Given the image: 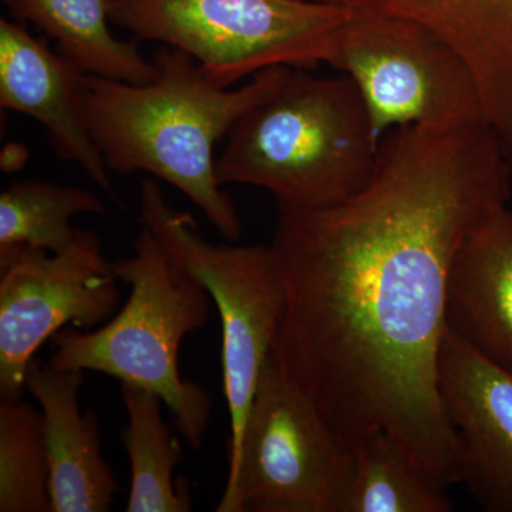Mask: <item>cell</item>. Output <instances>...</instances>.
Wrapping results in <instances>:
<instances>
[{
	"label": "cell",
	"instance_id": "cell-6",
	"mask_svg": "<svg viewBox=\"0 0 512 512\" xmlns=\"http://www.w3.org/2000/svg\"><path fill=\"white\" fill-rule=\"evenodd\" d=\"M140 214L175 261L210 293L222 328V380L229 413L228 470L237 464L256 387L274 350L285 308L271 247L212 244L188 212L174 208L160 185H140Z\"/></svg>",
	"mask_w": 512,
	"mask_h": 512
},
{
	"label": "cell",
	"instance_id": "cell-7",
	"mask_svg": "<svg viewBox=\"0 0 512 512\" xmlns=\"http://www.w3.org/2000/svg\"><path fill=\"white\" fill-rule=\"evenodd\" d=\"M353 463L352 448L271 353L215 511L346 512Z\"/></svg>",
	"mask_w": 512,
	"mask_h": 512
},
{
	"label": "cell",
	"instance_id": "cell-17",
	"mask_svg": "<svg viewBox=\"0 0 512 512\" xmlns=\"http://www.w3.org/2000/svg\"><path fill=\"white\" fill-rule=\"evenodd\" d=\"M106 212L99 195L86 188L15 181L0 194V252L32 248L60 254L82 234L70 225L72 218Z\"/></svg>",
	"mask_w": 512,
	"mask_h": 512
},
{
	"label": "cell",
	"instance_id": "cell-15",
	"mask_svg": "<svg viewBox=\"0 0 512 512\" xmlns=\"http://www.w3.org/2000/svg\"><path fill=\"white\" fill-rule=\"evenodd\" d=\"M10 15L55 40L57 52L89 76L144 84L156 79L153 60L110 28L111 0H3Z\"/></svg>",
	"mask_w": 512,
	"mask_h": 512
},
{
	"label": "cell",
	"instance_id": "cell-18",
	"mask_svg": "<svg viewBox=\"0 0 512 512\" xmlns=\"http://www.w3.org/2000/svg\"><path fill=\"white\" fill-rule=\"evenodd\" d=\"M346 512H450L446 487L427 476L386 431L353 448Z\"/></svg>",
	"mask_w": 512,
	"mask_h": 512
},
{
	"label": "cell",
	"instance_id": "cell-14",
	"mask_svg": "<svg viewBox=\"0 0 512 512\" xmlns=\"http://www.w3.org/2000/svg\"><path fill=\"white\" fill-rule=\"evenodd\" d=\"M446 322L470 348L512 373V208L491 215L458 249Z\"/></svg>",
	"mask_w": 512,
	"mask_h": 512
},
{
	"label": "cell",
	"instance_id": "cell-2",
	"mask_svg": "<svg viewBox=\"0 0 512 512\" xmlns=\"http://www.w3.org/2000/svg\"><path fill=\"white\" fill-rule=\"evenodd\" d=\"M156 79L131 84L86 77L90 131L110 171L146 173L183 192L229 241L242 222L218 180L215 147L242 114L274 93L292 67L262 70L248 83L221 87L183 50L164 46Z\"/></svg>",
	"mask_w": 512,
	"mask_h": 512
},
{
	"label": "cell",
	"instance_id": "cell-16",
	"mask_svg": "<svg viewBox=\"0 0 512 512\" xmlns=\"http://www.w3.org/2000/svg\"><path fill=\"white\" fill-rule=\"evenodd\" d=\"M121 399L127 424L121 440L130 461V491L127 512H190V488L183 478H174L183 461L180 440L165 423L163 400L158 394L121 383Z\"/></svg>",
	"mask_w": 512,
	"mask_h": 512
},
{
	"label": "cell",
	"instance_id": "cell-5",
	"mask_svg": "<svg viewBox=\"0 0 512 512\" xmlns=\"http://www.w3.org/2000/svg\"><path fill=\"white\" fill-rule=\"evenodd\" d=\"M353 13L302 0H111L114 25L183 50L221 87L271 67L329 64Z\"/></svg>",
	"mask_w": 512,
	"mask_h": 512
},
{
	"label": "cell",
	"instance_id": "cell-9",
	"mask_svg": "<svg viewBox=\"0 0 512 512\" xmlns=\"http://www.w3.org/2000/svg\"><path fill=\"white\" fill-rule=\"evenodd\" d=\"M113 262L100 238L83 231L60 254L18 248L0 252V396L22 399L35 353L66 325L99 328L119 311Z\"/></svg>",
	"mask_w": 512,
	"mask_h": 512
},
{
	"label": "cell",
	"instance_id": "cell-12",
	"mask_svg": "<svg viewBox=\"0 0 512 512\" xmlns=\"http://www.w3.org/2000/svg\"><path fill=\"white\" fill-rule=\"evenodd\" d=\"M84 372L30 363L26 390L45 419L52 512H107L120 493L119 481L103 457L99 416L80 410Z\"/></svg>",
	"mask_w": 512,
	"mask_h": 512
},
{
	"label": "cell",
	"instance_id": "cell-3",
	"mask_svg": "<svg viewBox=\"0 0 512 512\" xmlns=\"http://www.w3.org/2000/svg\"><path fill=\"white\" fill-rule=\"evenodd\" d=\"M379 137L349 76L292 67L281 86L239 117L217 160L218 180L271 192L279 210L352 197L375 173Z\"/></svg>",
	"mask_w": 512,
	"mask_h": 512
},
{
	"label": "cell",
	"instance_id": "cell-20",
	"mask_svg": "<svg viewBox=\"0 0 512 512\" xmlns=\"http://www.w3.org/2000/svg\"><path fill=\"white\" fill-rule=\"evenodd\" d=\"M302 2L319 3V5L336 6L352 12H382L387 0H302Z\"/></svg>",
	"mask_w": 512,
	"mask_h": 512
},
{
	"label": "cell",
	"instance_id": "cell-13",
	"mask_svg": "<svg viewBox=\"0 0 512 512\" xmlns=\"http://www.w3.org/2000/svg\"><path fill=\"white\" fill-rule=\"evenodd\" d=\"M382 12L426 26L456 50L512 168V0H387Z\"/></svg>",
	"mask_w": 512,
	"mask_h": 512
},
{
	"label": "cell",
	"instance_id": "cell-1",
	"mask_svg": "<svg viewBox=\"0 0 512 512\" xmlns=\"http://www.w3.org/2000/svg\"><path fill=\"white\" fill-rule=\"evenodd\" d=\"M512 168L483 120L380 138L375 173L346 200L279 210L271 247L285 308L272 355L346 446L386 431L443 487L460 446L439 390L458 249L508 207Z\"/></svg>",
	"mask_w": 512,
	"mask_h": 512
},
{
	"label": "cell",
	"instance_id": "cell-11",
	"mask_svg": "<svg viewBox=\"0 0 512 512\" xmlns=\"http://www.w3.org/2000/svg\"><path fill=\"white\" fill-rule=\"evenodd\" d=\"M86 77L19 20L0 19V107L32 117L62 160L79 165L113 195L106 161L90 131Z\"/></svg>",
	"mask_w": 512,
	"mask_h": 512
},
{
	"label": "cell",
	"instance_id": "cell-19",
	"mask_svg": "<svg viewBox=\"0 0 512 512\" xmlns=\"http://www.w3.org/2000/svg\"><path fill=\"white\" fill-rule=\"evenodd\" d=\"M42 410L18 400L0 403V512H52Z\"/></svg>",
	"mask_w": 512,
	"mask_h": 512
},
{
	"label": "cell",
	"instance_id": "cell-10",
	"mask_svg": "<svg viewBox=\"0 0 512 512\" xmlns=\"http://www.w3.org/2000/svg\"><path fill=\"white\" fill-rule=\"evenodd\" d=\"M439 390L460 446L461 484L483 510L512 512V373L446 328Z\"/></svg>",
	"mask_w": 512,
	"mask_h": 512
},
{
	"label": "cell",
	"instance_id": "cell-4",
	"mask_svg": "<svg viewBox=\"0 0 512 512\" xmlns=\"http://www.w3.org/2000/svg\"><path fill=\"white\" fill-rule=\"evenodd\" d=\"M113 264L119 281L130 285L127 302L99 328L57 332L47 366L104 373L158 394L192 450H201L212 397L181 377L178 360L185 336L207 323L210 293L146 225L133 255Z\"/></svg>",
	"mask_w": 512,
	"mask_h": 512
},
{
	"label": "cell",
	"instance_id": "cell-8",
	"mask_svg": "<svg viewBox=\"0 0 512 512\" xmlns=\"http://www.w3.org/2000/svg\"><path fill=\"white\" fill-rule=\"evenodd\" d=\"M329 66L356 84L379 140L396 127L483 120L467 64L414 20L380 10L353 13Z\"/></svg>",
	"mask_w": 512,
	"mask_h": 512
}]
</instances>
